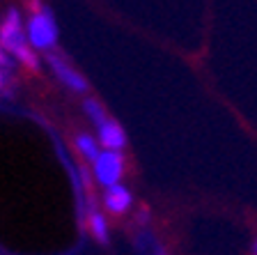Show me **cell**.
Here are the masks:
<instances>
[{"mask_svg": "<svg viewBox=\"0 0 257 255\" xmlns=\"http://www.w3.org/2000/svg\"><path fill=\"white\" fill-rule=\"evenodd\" d=\"M26 35L28 44L44 55L55 51V46H58V21H55L53 12L39 0H32V12L26 21Z\"/></svg>", "mask_w": 257, "mask_h": 255, "instance_id": "cell-2", "label": "cell"}, {"mask_svg": "<svg viewBox=\"0 0 257 255\" xmlns=\"http://www.w3.org/2000/svg\"><path fill=\"white\" fill-rule=\"evenodd\" d=\"M134 246L138 255H168L166 246L161 244L152 232H140L134 239Z\"/></svg>", "mask_w": 257, "mask_h": 255, "instance_id": "cell-9", "label": "cell"}, {"mask_svg": "<svg viewBox=\"0 0 257 255\" xmlns=\"http://www.w3.org/2000/svg\"><path fill=\"white\" fill-rule=\"evenodd\" d=\"M150 221V209H140L138 212V223H147Z\"/></svg>", "mask_w": 257, "mask_h": 255, "instance_id": "cell-13", "label": "cell"}, {"mask_svg": "<svg viewBox=\"0 0 257 255\" xmlns=\"http://www.w3.org/2000/svg\"><path fill=\"white\" fill-rule=\"evenodd\" d=\"M14 64H16V60L12 58L10 53H7V48L3 46V44H0V69H14Z\"/></svg>", "mask_w": 257, "mask_h": 255, "instance_id": "cell-11", "label": "cell"}, {"mask_svg": "<svg viewBox=\"0 0 257 255\" xmlns=\"http://www.w3.org/2000/svg\"><path fill=\"white\" fill-rule=\"evenodd\" d=\"M250 255H257V239L250 244Z\"/></svg>", "mask_w": 257, "mask_h": 255, "instance_id": "cell-14", "label": "cell"}, {"mask_svg": "<svg viewBox=\"0 0 257 255\" xmlns=\"http://www.w3.org/2000/svg\"><path fill=\"white\" fill-rule=\"evenodd\" d=\"M10 83H12L10 71H7V69H0V90H5V88H7Z\"/></svg>", "mask_w": 257, "mask_h": 255, "instance_id": "cell-12", "label": "cell"}, {"mask_svg": "<svg viewBox=\"0 0 257 255\" xmlns=\"http://www.w3.org/2000/svg\"><path fill=\"white\" fill-rule=\"evenodd\" d=\"M74 147H76V152L83 156V161H87L90 165L96 161V156L101 154L99 138H96V136H92V133H87V131H78V133H76V136H74Z\"/></svg>", "mask_w": 257, "mask_h": 255, "instance_id": "cell-8", "label": "cell"}, {"mask_svg": "<svg viewBox=\"0 0 257 255\" xmlns=\"http://www.w3.org/2000/svg\"><path fill=\"white\" fill-rule=\"evenodd\" d=\"M0 44L7 48V53L21 62L26 69L37 71L39 69V58L37 51L28 44V35H26V26L21 21V12L16 7H10L0 23Z\"/></svg>", "mask_w": 257, "mask_h": 255, "instance_id": "cell-1", "label": "cell"}, {"mask_svg": "<svg viewBox=\"0 0 257 255\" xmlns=\"http://www.w3.org/2000/svg\"><path fill=\"white\" fill-rule=\"evenodd\" d=\"M103 209L112 216H124L126 212H131L134 207V193L128 189L126 184H115V186H108L103 189Z\"/></svg>", "mask_w": 257, "mask_h": 255, "instance_id": "cell-5", "label": "cell"}, {"mask_svg": "<svg viewBox=\"0 0 257 255\" xmlns=\"http://www.w3.org/2000/svg\"><path fill=\"white\" fill-rule=\"evenodd\" d=\"M46 64L51 67V71L55 74V78H58L67 90L76 92V95H87V92H90V83H87V78L80 74V71L76 69L74 64L64 58V55L51 51V53H46Z\"/></svg>", "mask_w": 257, "mask_h": 255, "instance_id": "cell-4", "label": "cell"}, {"mask_svg": "<svg viewBox=\"0 0 257 255\" xmlns=\"http://www.w3.org/2000/svg\"><path fill=\"white\" fill-rule=\"evenodd\" d=\"M85 218H87V228H90L92 237H94L99 244H108V241H110V237H108V218L94 207L92 198L87 200V216Z\"/></svg>", "mask_w": 257, "mask_h": 255, "instance_id": "cell-7", "label": "cell"}, {"mask_svg": "<svg viewBox=\"0 0 257 255\" xmlns=\"http://www.w3.org/2000/svg\"><path fill=\"white\" fill-rule=\"evenodd\" d=\"M83 111H85V115L90 117V122L94 124V127H99V124H101L103 120L108 117L103 104H101V101H96L94 97H85V101H83Z\"/></svg>", "mask_w": 257, "mask_h": 255, "instance_id": "cell-10", "label": "cell"}, {"mask_svg": "<svg viewBox=\"0 0 257 255\" xmlns=\"http://www.w3.org/2000/svg\"><path fill=\"white\" fill-rule=\"evenodd\" d=\"M126 173V159L122 152H112V149H101V154L96 156L92 163V175L94 182L101 184L103 189L115 184H122V177Z\"/></svg>", "mask_w": 257, "mask_h": 255, "instance_id": "cell-3", "label": "cell"}, {"mask_svg": "<svg viewBox=\"0 0 257 255\" xmlns=\"http://www.w3.org/2000/svg\"><path fill=\"white\" fill-rule=\"evenodd\" d=\"M96 138H99V145H101L103 149H112V152H122V149L128 145L124 127L117 122V120H112L110 115L96 127Z\"/></svg>", "mask_w": 257, "mask_h": 255, "instance_id": "cell-6", "label": "cell"}]
</instances>
